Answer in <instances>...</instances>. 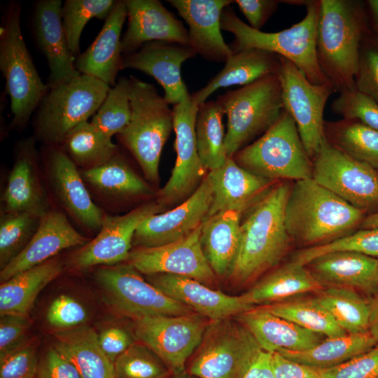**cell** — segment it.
I'll return each instance as SVG.
<instances>
[{"mask_svg": "<svg viewBox=\"0 0 378 378\" xmlns=\"http://www.w3.org/2000/svg\"><path fill=\"white\" fill-rule=\"evenodd\" d=\"M280 66L281 57L268 51L248 48L233 52L221 71L202 89L191 94L192 98L200 105L219 88L244 86L262 77L278 74Z\"/></svg>", "mask_w": 378, "mask_h": 378, "instance_id": "1f68e13d", "label": "cell"}, {"mask_svg": "<svg viewBox=\"0 0 378 378\" xmlns=\"http://www.w3.org/2000/svg\"><path fill=\"white\" fill-rule=\"evenodd\" d=\"M360 227V229L378 228V211L365 216Z\"/></svg>", "mask_w": 378, "mask_h": 378, "instance_id": "be15d7a7", "label": "cell"}, {"mask_svg": "<svg viewBox=\"0 0 378 378\" xmlns=\"http://www.w3.org/2000/svg\"><path fill=\"white\" fill-rule=\"evenodd\" d=\"M275 378H324L323 369L292 361L273 353Z\"/></svg>", "mask_w": 378, "mask_h": 378, "instance_id": "680465c9", "label": "cell"}, {"mask_svg": "<svg viewBox=\"0 0 378 378\" xmlns=\"http://www.w3.org/2000/svg\"><path fill=\"white\" fill-rule=\"evenodd\" d=\"M38 363L35 347L26 342L0 356V378H35Z\"/></svg>", "mask_w": 378, "mask_h": 378, "instance_id": "f907efd6", "label": "cell"}, {"mask_svg": "<svg viewBox=\"0 0 378 378\" xmlns=\"http://www.w3.org/2000/svg\"><path fill=\"white\" fill-rule=\"evenodd\" d=\"M331 109L342 119L358 121L378 130V102L356 88L339 94Z\"/></svg>", "mask_w": 378, "mask_h": 378, "instance_id": "681fc988", "label": "cell"}, {"mask_svg": "<svg viewBox=\"0 0 378 378\" xmlns=\"http://www.w3.org/2000/svg\"><path fill=\"white\" fill-rule=\"evenodd\" d=\"M292 184L278 183L247 210L241 220L239 254L229 278L238 285L253 281L275 267L293 240L285 225V208Z\"/></svg>", "mask_w": 378, "mask_h": 378, "instance_id": "6da1fadb", "label": "cell"}, {"mask_svg": "<svg viewBox=\"0 0 378 378\" xmlns=\"http://www.w3.org/2000/svg\"><path fill=\"white\" fill-rule=\"evenodd\" d=\"M89 241L72 226L63 212L49 210L41 218L36 232L24 250L1 270L0 280L6 281L52 259L64 249L83 246Z\"/></svg>", "mask_w": 378, "mask_h": 378, "instance_id": "cb8c5ba5", "label": "cell"}, {"mask_svg": "<svg viewBox=\"0 0 378 378\" xmlns=\"http://www.w3.org/2000/svg\"><path fill=\"white\" fill-rule=\"evenodd\" d=\"M312 178L363 213L378 211V172L325 137L313 159Z\"/></svg>", "mask_w": 378, "mask_h": 378, "instance_id": "8fae6325", "label": "cell"}, {"mask_svg": "<svg viewBox=\"0 0 378 378\" xmlns=\"http://www.w3.org/2000/svg\"><path fill=\"white\" fill-rule=\"evenodd\" d=\"M316 293V300L346 333L369 332V302L358 290L330 286Z\"/></svg>", "mask_w": 378, "mask_h": 378, "instance_id": "60d3db41", "label": "cell"}, {"mask_svg": "<svg viewBox=\"0 0 378 378\" xmlns=\"http://www.w3.org/2000/svg\"><path fill=\"white\" fill-rule=\"evenodd\" d=\"M211 200L212 188L206 175L196 190L180 205L144 220L135 231L132 245L160 246L188 235L203 223Z\"/></svg>", "mask_w": 378, "mask_h": 378, "instance_id": "d6986e66", "label": "cell"}, {"mask_svg": "<svg viewBox=\"0 0 378 378\" xmlns=\"http://www.w3.org/2000/svg\"><path fill=\"white\" fill-rule=\"evenodd\" d=\"M377 274H378V271H377Z\"/></svg>", "mask_w": 378, "mask_h": 378, "instance_id": "03108f58", "label": "cell"}, {"mask_svg": "<svg viewBox=\"0 0 378 378\" xmlns=\"http://www.w3.org/2000/svg\"><path fill=\"white\" fill-rule=\"evenodd\" d=\"M206 175L212 188V200L205 219L225 211H246L274 183L246 170L232 158H227L221 167Z\"/></svg>", "mask_w": 378, "mask_h": 378, "instance_id": "4316f807", "label": "cell"}, {"mask_svg": "<svg viewBox=\"0 0 378 378\" xmlns=\"http://www.w3.org/2000/svg\"><path fill=\"white\" fill-rule=\"evenodd\" d=\"M127 27L121 38L123 55L155 41L190 45L188 29L158 0H125Z\"/></svg>", "mask_w": 378, "mask_h": 378, "instance_id": "d4e9b609", "label": "cell"}, {"mask_svg": "<svg viewBox=\"0 0 378 378\" xmlns=\"http://www.w3.org/2000/svg\"><path fill=\"white\" fill-rule=\"evenodd\" d=\"M278 75L284 109L294 120L305 150L313 160L324 139V108L334 88L330 83L313 84L294 64L281 57Z\"/></svg>", "mask_w": 378, "mask_h": 378, "instance_id": "4fadbf2b", "label": "cell"}, {"mask_svg": "<svg viewBox=\"0 0 378 378\" xmlns=\"http://www.w3.org/2000/svg\"><path fill=\"white\" fill-rule=\"evenodd\" d=\"M305 6V16L299 22L276 32H264L244 23L228 6L221 15V29L233 34L232 52L257 48L274 53L290 61L313 84H326L330 82L319 66L316 51L320 0L309 1Z\"/></svg>", "mask_w": 378, "mask_h": 378, "instance_id": "277c9868", "label": "cell"}, {"mask_svg": "<svg viewBox=\"0 0 378 378\" xmlns=\"http://www.w3.org/2000/svg\"><path fill=\"white\" fill-rule=\"evenodd\" d=\"M234 2L248 20V25L254 29L260 30L277 10L281 1L237 0Z\"/></svg>", "mask_w": 378, "mask_h": 378, "instance_id": "9f6ffc18", "label": "cell"}, {"mask_svg": "<svg viewBox=\"0 0 378 378\" xmlns=\"http://www.w3.org/2000/svg\"><path fill=\"white\" fill-rule=\"evenodd\" d=\"M217 101L227 118L225 146L228 158H232L252 139L265 133L284 110L278 74L227 91Z\"/></svg>", "mask_w": 378, "mask_h": 378, "instance_id": "52a82bcc", "label": "cell"}, {"mask_svg": "<svg viewBox=\"0 0 378 378\" xmlns=\"http://www.w3.org/2000/svg\"><path fill=\"white\" fill-rule=\"evenodd\" d=\"M127 17L124 1H116L109 15L90 46L75 59L80 74L96 78L109 86L115 83L122 70L121 31Z\"/></svg>", "mask_w": 378, "mask_h": 378, "instance_id": "83f0119b", "label": "cell"}, {"mask_svg": "<svg viewBox=\"0 0 378 378\" xmlns=\"http://www.w3.org/2000/svg\"><path fill=\"white\" fill-rule=\"evenodd\" d=\"M98 340L102 351L113 363L134 343L132 335L118 327L104 330L98 335Z\"/></svg>", "mask_w": 378, "mask_h": 378, "instance_id": "6f0895ef", "label": "cell"}, {"mask_svg": "<svg viewBox=\"0 0 378 378\" xmlns=\"http://www.w3.org/2000/svg\"><path fill=\"white\" fill-rule=\"evenodd\" d=\"M148 279L170 298L211 321L235 317L255 307L244 293L229 295L189 277L158 274L150 275Z\"/></svg>", "mask_w": 378, "mask_h": 378, "instance_id": "603a6c76", "label": "cell"}, {"mask_svg": "<svg viewBox=\"0 0 378 378\" xmlns=\"http://www.w3.org/2000/svg\"><path fill=\"white\" fill-rule=\"evenodd\" d=\"M111 86L92 76L77 78L52 88L34 113V137L46 146L60 145L66 134L93 116Z\"/></svg>", "mask_w": 378, "mask_h": 378, "instance_id": "9c48e42d", "label": "cell"}, {"mask_svg": "<svg viewBox=\"0 0 378 378\" xmlns=\"http://www.w3.org/2000/svg\"><path fill=\"white\" fill-rule=\"evenodd\" d=\"M48 181L66 212L89 231H99L105 215L94 202L78 167L58 146H46Z\"/></svg>", "mask_w": 378, "mask_h": 378, "instance_id": "ac0fdd59", "label": "cell"}, {"mask_svg": "<svg viewBox=\"0 0 378 378\" xmlns=\"http://www.w3.org/2000/svg\"><path fill=\"white\" fill-rule=\"evenodd\" d=\"M324 287H346L368 295L378 291V258L353 251L320 255L307 265Z\"/></svg>", "mask_w": 378, "mask_h": 378, "instance_id": "f1b7e54d", "label": "cell"}, {"mask_svg": "<svg viewBox=\"0 0 378 378\" xmlns=\"http://www.w3.org/2000/svg\"><path fill=\"white\" fill-rule=\"evenodd\" d=\"M115 3L113 0H66L63 3L62 24L75 57L80 54V39L85 24L94 18L105 21Z\"/></svg>", "mask_w": 378, "mask_h": 378, "instance_id": "ee69618b", "label": "cell"}, {"mask_svg": "<svg viewBox=\"0 0 378 378\" xmlns=\"http://www.w3.org/2000/svg\"><path fill=\"white\" fill-rule=\"evenodd\" d=\"M224 115L217 100L199 105L195 122L197 148L203 167L209 172L221 167L228 158L225 146Z\"/></svg>", "mask_w": 378, "mask_h": 378, "instance_id": "f35d334b", "label": "cell"}, {"mask_svg": "<svg viewBox=\"0 0 378 378\" xmlns=\"http://www.w3.org/2000/svg\"><path fill=\"white\" fill-rule=\"evenodd\" d=\"M161 208L160 203L151 202L123 215L104 216L97 236L73 255L71 266L81 270L127 261L136 230L147 218L160 213Z\"/></svg>", "mask_w": 378, "mask_h": 378, "instance_id": "e0dca14e", "label": "cell"}, {"mask_svg": "<svg viewBox=\"0 0 378 378\" xmlns=\"http://www.w3.org/2000/svg\"><path fill=\"white\" fill-rule=\"evenodd\" d=\"M198 108L190 93L173 107L176 158L169 180L158 193L160 204L187 199L205 177L206 169L200 161L196 143Z\"/></svg>", "mask_w": 378, "mask_h": 378, "instance_id": "9a60e30c", "label": "cell"}, {"mask_svg": "<svg viewBox=\"0 0 378 378\" xmlns=\"http://www.w3.org/2000/svg\"><path fill=\"white\" fill-rule=\"evenodd\" d=\"M242 378H275L273 352L262 350Z\"/></svg>", "mask_w": 378, "mask_h": 378, "instance_id": "91938a15", "label": "cell"}, {"mask_svg": "<svg viewBox=\"0 0 378 378\" xmlns=\"http://www.w3.org/2000/svg\"><path fill=\"white\" fill-rule=\"evenodd\" d=\"M131 83V118L118 135L150 183L158 184L162 148L174 130L173 108L155 86L134 76Z\"/></svg>", "mask_w": 378, "mask_h": 378, "instance_id": "8992f818", "label": "cell"}, {"mask_svg": "<svg viewBox=\"0 0 378 378\" xmlns=\"http://www.w3.org/2000/svg\"><path fill=\"white\" fill-rule=\"evenodd\" d=\"M262 350L234 317L209 320L189 372L198 378H242Z\"/></svg>", "mask_w": 378, "mask_h": 378, "instance_id": "30bf717a", "label": "cell"}, {"mask_svg": "<svg viewBox=\"0 0 378 378\" xmlns=\"http://www.w3.org/2000/svg\"><path fill=\"white\" fill-rule=\"evenodd\" d=\"M60 0H39L33 11L32 29L37 47L50 70L48 86L52 88L80 75L75 67L62 20Z\"/></svg>", "mask_w": 378, "mask_h": 378, "instance_id": "7402d4cb", "label": "cell"}, {"mask_svg": "<svg viewBox=\"0 0 378 378\" xmlns=\"http://www.w3.org/2000/svg\"><path fill=\"white\" fill-rule=\"evenodd\" d=\"M232 158L251 173L274 182L312 178L313 160L305 150L294 120L284 109L265 133Z\"/></svg>", "mask_w": 378, "mask_h": 378, "instance_id": "ba28073f", "label": "cell"}, {"mask_svg": "<svg viewBox=\"0 0 378 378\" xmlns=\"http://www.w3.org/2000/svg\"><path fill=\"white\" fill-rule=\"evenodd\" d=\"M370 27L378 34V0L365 1Z\"/></svg>", "mask_w": 378, "mask_h": 378, "instance_id": "6125c7cd", "label": "cell"}, {"mask_svg": "<svg viewBox=\"0 0 378 378\" xmlns=\"http://www.w3.org/2000/svg\"><path fill=\"white\" fill-rule=\"evenodd\" d=\"M241 215L239 211H225L202 224V249L216 276L230 277L233 270L241 244Z\"/></svg>", "mask_w": 378, "mask_h": 378, "instance_id": "4dcf8cb0", "label": "cell"}, {"mask_svg": "<svg viewBox=\"0 0 378 378\" xmlns=\"http://www.w3.org/2000/svg\"><path fill=\"white\" fill-rule=\"evenodd\" d=\"M40 220V217L26 212H1V270L27 246L36 232Z\"/></svg>", "mask_w": 378, "mask_h": 378, "instance_id": "f6af8a7d", "label": "cell"}, {"mask_svg": "<svg viewBox=\"0 0 378 378\" xmlns=\"http://www.w3.org/2000/svg\"><path fill=\"white\" fill-rule=\"evenodd\" d=\"M324 137L331 145L378 172V130L358 121H326Z\"/></svg>", "mask_w": 378, "mask_h": 378, "instance_id": "74e56055", "label": "cell"}, {"mask_svg": "<svg viewBox=\"0 0 378 378\" xmlns=\"http://www.w3.org/2000/svg\"><path fill=\"white\" fill-rule=\"evenodd\" d=\"M34 136L15 146L14 161L1 197V212H26L41 218L50 209L40 176Z\"/></svg>", "mask_w": 378, "mask_h": 378, "instance_id": "44dd1931", "label": "cell"}, {"mask_svg": "<svg viewBox=\"0 0 378 378\" xmlns=\"http://www.w3.org/2000/svg\"><path fill=\"white\" fill-rule=\"evenodd\" d=\"M368 27L365 1L320 0L317 60L339 94L355 88L360 46Z\"/></svg>", "mask_w": 378, "mask_h": 378, "instance_id": "7a4b0ae2", "label": "cell"}, {"mask_svg": "<svg viewBox=\"0 0 378 378\" xmlns=\"http://www.w3.org/2000/svg\"><path fill=\"white\" fill-rule=\"evenodd\" d=\"M335 251H353L378 258V228L360 229L331 242L302 248L291 260L306 265L314 258Z\"/></svg>", "mask_w": 378, "mask_h": 378, "instance_id": "7dc6e473", "label": "cell"}, {"mask_svg": "<svg viewBox=\"0 0 378 378\" xmlns=\"http://www.w3.org/2000/svg\"><path fill=\"white\" fill-rule=\"evenodd\" d=\"M254 337L262 350L301 351L318 344L326 337L273 314L262 306L234 317Z\"/></svg>", "mask_w": 378, "mask_h": 378, "instance_id": "f546056e", "label": "cell"}, {"mask_svg": "<svg viewBox=\"0 0 378 378\" xmlns=\"http://www.w3.org/2000/svg\"><path fill=\"white\" fill-rule=\"evenodd\" d=\"M21 6L10 1L0 30V70L10 101L12 129H24L49 90L33 62L21 29Z\"/></svg>", "mask_w": 378, "mask_h": 378, "instance_id": "5b68a950", "label": "cell"}, {"mask_svg": "<svg viewBox=\"0 0 378 378\" xmlns=\"http://www.w3.org/2000/svg\"><path fill=\"white\" fill-rule=\"evenodd\" d=\"M260 306L274 315L326 337H335L348 334L338 326L331 314L315 297L296 296Z\"/></svg>", "mask_w": 378, "mask_h": 378, "instance_id": "b9f144b4", "label": "cell"}, {"mask_svg": "<svg viewBox=\"0 0 378 378\" xmlns=\"http://www.w3.org/2000/svg\"><path fill=\"white\" fill-rule=\"evenodd\" d=\"M196 55L190 45L150 41L134 52L123 55L122 70L133 69L153 77L163 88L164 99L175 106L189 94L181 78V66Z\"/></svg>", "mask_w": 378, "mask_h": 378, "instance_id": "ffe728a7", "label": "cell"}, {"mask_svg": "<svg viewBox=\"0 0 378 378\" xmlns=\"http://www.w3.org/2000/svg\"><path fill=\"white\" fill-rule=\"evenodd\" d=\"M63 270L62 263L50 259L22 271L0 286V314L27 316L42 289Z\"/></svg>", "mask_w": 378, "mask_h": 378, "instance_id": "e575fe53", "label": "cell"}, {"mask_svg": "<svg viewBox=\"0 0 378 378\" xmlns=\"http://www.w3.org/2000/svg\"><path fill=\"white\" fill-rule=\"evenodd\" d=\"M87 186L108 200L147 197L153 190L117 152L104 164L88 170H80Z\"/></svg>", "mask_w": 378, "mask_h": 378, "instance_id": "d590c367", "label": "cell"}, {"mask_svg": "<svg viewBox=\"0 0 378 378\" xmlns=\"http://www.w3.org/2000/svg\"><path fill=\"white\" fill-rule=\"evenodd\" d=\"M369 332L378 342V291L369 302Z\"/></svg>", "mask_w": 378, "mask_h": 378, "instance_id": "94428289", "label": "cell"}, {"mask_svg": "<svg viewBox=\"0 0 378 378\" xmlns=\"http://www.w3.org/2000/svg\"><path fill=\"white\" fill-rule=\"evenodd\" d=\"M364 213L312 178L292 184L285 225L293 241L305 248L323 245L360 227Z\"/></svg>", "mask_w": 378, "mask_h": 378, "instance_id": "3957f363", "label": "cell"}, {"mask_svg": "<svg viewBox=\"0 0 378 378\" xmlns=\"http://www.w3.org/2000/svg\"><path fill=\"white\" fill-rule=\"evenodd\" d=\"M131 83L130 78L122 77L110 88L104 100L90 122L107 136L121 134L131 118Z\"/></svg>", "mask_w": 378, "mask_h": 378, "instance_id": "7bdbcfd3", "label": "cell"}, {"mask_svg": "<svg viewBox=\"0 0 378 378\" xmlns=\"http://www.w3.org/2000/svg\"><path fill=\"white\" fill-rule=\"evenodd\" d=\"M27 316L6 314L0 320V356L21 346L29 328Z\"/></svg>", "mask_w": 378, "mask_h": 378, "instance_id": "db71d44e", "label": "cell"}, {"mask_svg": "<svg viewBox=\"0 0 378 378\" xmlns=\"http://www.w3.org/2000/svg\"><path fill=\"white\" fill-rule=\"evenodd\" d=\"M130 263L104 266L95 272L112 304L134 320L148 316L195 313L145 281Z\"/></svg>", "mask_w": 378, "mask_h": 378, "instance_id": "7c38bea8", "label": "cell"}, {"mask_svg": "<svg viewBox=\"0 0 378 378\" xmlns=\"http://www.w3.org/2000/svg\"><path fill=\"white\" fill-rule=\"evenodd\" d=\"M202 224L175 241L155 247H136L130 251L127 262L148 276L168 274L189 277L204 284L213 283L216 276L200 244Z\"/></svg>", "mask_w": 378, "mask_h": 378, "instance_id": "2e32d148", "label": "cell"}, {"mask_svg": "<svg viewBox=\"0 0 378 378\" xmlns=\"http://www.w3.org/2000/svg\"><path fill=\"white\" fill-rule=\"evenodd\" d=\"M53 347L76 368L80 378H115L113 363L90 327L80 326L57 332Z\"/></svg>", "mask_w": 378, "mask_h": 378, "instance_id": "d6a6232c", "label": "cell"}, {"mask_svg": "<svg viewBox=\"0 0 378 378\" xmlns=\"http://www.w3.org/2000/svg\"><path fill=\"white\" fill-rule=\"evenodd\" d=\"M35 378H80L76 368L54 347L39 360Z\"/></svg>", "mask_w": 378, "mask_h": 378, "instance_id": "11a10c76", "label": "cell"}, {"mask_svg": "<svg viewBox=\"0 0 378 378\" xmlns=\"http://www.w3.org/2000/svg\"><path fill=\"white\" fill-rule=\"evenodd\" d=\"M209 320L197 313L156 316L135 320L134 332L172 374L184 372L188 358L200 345Z\"/></svg>", "mask_w": 378, "mask_h": 378, "instance_id": "5bb4252c", "label": "cell"}, {"mask_svg": "<svg viewBox=\"0 0 378 378\" xmlns=\"http://www.w3.org/2000/svg\"><path fill=\"white\" fill-rule=\"evenodd\" d=\"M324 288L306 265L290 260L265 275L244 295L251 304L265 305Z\"/></svg>", "mask_w": 378, "mask_h": 378, "instance_id": "836d02e7", "label": "cell"}, {"mask_svg": "<svg viewBox=\"0 0 378 378\" xmlns=\"http://www.w3.org/2000/svg\"><path fill=\"white\" fill-rule=\"evenodd\" d=\"M81 170L99 167L118 152L111 138L97 130L90 122H83L65 136L59 145Z\"/></svg>", "mask_w": 378, "mask_h": 378, "instance_id": "ab89813d", "label": "cell"}, {"mask_svg": "<svg viewBox=\"0 0 378 378\" xmlns=\"http://www.w3.org/2000/svg\"><path fill=\"white\" fill-rule=\"evenodd\" d=\"M188 25L190 46L206 59L226 62L233 52L221 34L220 19L230 0H169Z\"/></svg>", "mask_w": 378, "mask_h": 378, "instance_id": "484cf974", "label": "cell"}, {"mask_svg": "<svg viewBox=\"0 0 378 378\" xmlns=\"http://www.w3.org/2000/svg\"><path fill=\"white\" fill-rule=\"evenodd\" d=\"M377 344V340L370 332L346 334L335 337H326L314 347L305 351L279 349L276 352L292 361L327 369L363 354Z\"/></svg>", "mask_w": 378, "mask_h": 378, "instance_id": "8d00e7d4", "label": "cell"}, {"mask_svg": "<svg viewBox=\"0 0 378 378\" xmlns=\"http://www.w3.org/2000/svg\"><path fill=\"white\" fill-rule=\"evenodd\" d=\"M323 371L324 378H378V344L363 354Z\"/></svg>", "mask_w": 378, "mask_h": 378, "instance_id": "f5cc1de1", "label": "cell"}, {"mask_svg": "<svg viewBox=\"0 0 378 378\" xmlns=\"http://www.w3.org/2000/svg\"><path fill=\"white\" fill-rule=\"evenodd\" d=\"M169 378H188V377L187 376V374H186L185 372H183L178 374H174L172 375V377L171 376Z\"/></svg>", "mask_w": 378, "mask_h": 378, "instance_id": "e7e4bbea", "label": "cell"}, {"mask_svg": "<svg viewBox=\"0 0 378 378\" xmlns=\"http://www.w3.org/2000/svg\"><path fill=\"white\" fill-rule=\"evenodd\" d=\"M113 368L115 378H169L172 374L163 360L141 342H134L120 354Z\"/></svg>", "mask_w": 378, "mask_h": 378, "instance_id": "bcb514c9", "label": "cell"}, {"mask_svg": "<svg viewBox=\"0 0 378 378\" xmlns=\"http://www.w3.org/2000/svg\"><path fill=\"white\" fill-rule=\"evenodd\" d=\"M88 318V313L82 304L66 295L56 298L50 304L46 318L53 327L71 329L80 326Z\"/></svg>", "mask_w": 378, "mask_h": 378, "instance_id": "816d5d0a", "label": "cell"}, {"mask_svg": "<svg viewBox=\"0 0 378 378\" xmlns=\"http://www.w3.org/2000/svg\"><path fill=\"white\" fill-rule=\"evenodd\" d=\"M355 88L378 102V34L370 25L360 46Z\"/></svg>", "mask_w": 378, "mask_h": 378, "instance_id": "c3c4849f", "label": "cell"}]
</instances>
